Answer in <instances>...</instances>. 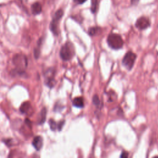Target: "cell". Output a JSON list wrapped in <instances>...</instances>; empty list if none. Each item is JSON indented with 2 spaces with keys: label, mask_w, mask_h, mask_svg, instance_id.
<instances>
[{
  "label": "cell",
  "mask_w": 158,
  "mask_h": 158,
  "mask_svg": "<svg viewBox=\"0 0 158 158\" xmlns=\"http://www.w3.org/2000/svg\"><path fill=\"white\" fill-rule=\"evenodd\" d=\"M12 62L16 66V70L19 75L24 74L25 69L27 66V58L25 55L21 54H16L13 58Z\"/></svg>",
  "instance_id": "1"
},
{
  "label": "cell",
  "mask_w": 158,
  "mask_h": 158,
  "mask_svg": "<svg viewBox=\"0 0 158 158\" xmlns=\"http://www.w3.org/2000/svg\"><path fill=\"white\" fill-rule=\"evenodd\" d=\"M75 48L73 44L71 42H66L60 50V57L65 61L71 60L75 55Z\"/></svg>",
  "instance_id": "2"
},
{
  "label": "cell",
  "mask_w": 158,
  "mask_h": 158,
  "mask_svg": "<svg viewBox=\"0 0 158 158\" xmlns=\"http://www.w3.org/2000/svg\"><path fill=\"white\" fill-rule=\"evenodd\" d=\"M107 43L111 48L115 50L121 49L124 46V40L122 36L117 34H111L107 38Z\"/></svg>",
  "instance_id": "3"
},
{
  "label": "cell",
  "mask_w": 158,
  "mask_h": 158,
  "mask_svg": "<svg viewBox=\"0 0 158 158\" xmlns=\"http://www.w3.org/2000/svg\"><path fill=\"white\" fill-rule=\"evenodd\" d=\"M63 15L64 11L63 9H59L55 12L53 20L50 24V30L56 36H58L59 34V22L61 20Z\"/></svg>",
  "instance_id": "4"
},
{
  "label": "cell",
  "mask_w": 158,
  "mask_h": 158,
  "mask_svg": "<svg viewBox=\"0 0 158 158\" xmlns=\"http://www.w3.org/2000/svg\"><path fill=\"white\" fill-rule=\"evenodd\" d=\"M137 58V55L131 51L128 52L125 54L122 59L123 66L126 68L128 71H131L133 68L135 62Z\"/></svg>",
  "instance_id": "5"
},
{
  "label": "cell",
  "mask_w": 158,
  "mask_h": 158,
  "mask_svg": "<svg viewBox=\"0 0 158 158\" xmlns=\"http://www.w3.org/2000/svg\"><path fill=\"white\" fill-rule=\"evenodd\" d=\"M45 83L46 86L49 88H53L54 85V77H55V70L53 68L48 69L45 72Z\"/></svg>",
  "instance_id": "6"
},
{
  "label": "cell",
  "mask_w": 158,
  "mask_h": 158,
  "mask_svg": "<svg viewBox=\"0 0 158 158\" xmlns=\"http://www.w3.org/2000/svg\"><path fill=\"white\" fill-rule=\"evenodd\" d=\"M150 25L151 24L149 19L146 17H141L138 18L135 23L136 27L141 30L148 29Z\"/></svg>",
  "instance_id": "7"
},
{
  "label": "cell",
  "mask_w": 158,
  "mask_h": 158,
  "mask_svg": "<svg viewBox=\"0 0 158 158\" xmlns=\"http://www.w3.org/2000/svg\"><path fill=\"white\" fill-rule=\"evenodd\" d=\"M32 145L34 146L36 150L40 151L43 145V138L41 136H36L32 142Z\"/></svg>",
  "instance_id": "8"
},
{
  "label": "cell",
  "mask_w": 158,
  "mask_h": 158,
  "mask_svg": "<svg viewBox=\"0 0 158 158\" xmlns=\"http://www.w3.org/2000/svg\"><path fill=\"white\" fill-rule=\"evenodd\" d=\"M32 110V106L30 102L25 101L24 103H23L21 107H20V111L22 114H30V113H32L31 111Z\"/></svg>",
  "instance_id": "9"
},
{
  "label": "cell",
  "mask_w": 158,
  "mask_h": 158,
  "mask_svg": "<svg viewBox=\"0 0 158 158\" xmlns=\"http://www.w3.org/2000/svg\"><path fill=\"white\" fill-rule=\"evenodd\" d=\"M73 106L78 108H82L84 107V100L83 97H76L72 100Z\"/></svg>",
  "instance_id": "10"
},
{
  "label": "cell",
  "mask_w": 158,
  "mask_h": 158,
  "mask_svg": "<svg viewBox=\"0 0 158 158\" xmlns=\"http://www.w3.org/2000/svg\"><path fill=\"white\" fill-rule=\"evenodd\" d=\"M46 114H47V110L46 108H43L41 109V112L39 115L38 124L40 125H42L45 123L46 119Z\"/></svg>",
  "instance_id": "11"
},
{
  "label": "cell",
  "mask_w": 158,
  "mask_h": 158,
  "mask_svg": "<svg viewBox=\"0 0 158 158\" xmlns=\"http://www.w3.org/2000/svg\"><path fill=\"white\" fill-rule=\"evenodd\" d=\"M41 10H42L41 5L38 2L35 3L32 5V11L34 14L35 15L38 14H40L41 12Z\"/></svg>",
  "instance_id": "12"
},
{
  "label": "cell",
  "mask_w": 158,
  "mask_h": 158,
  "mask_svg": "<svg viewBox=\"0 0 158 158\" xmlns=\"http://www.w3.org/2000/svg\"><path fill=\"white\" fill-rule=\"evenodd\" d=\"M101 31V29L98 27H91L88 30V34L90 36H95L97 35Z\"/></svg>",
  "instance_id": "13"
},
{
  "label": "cell",
  "mask_w": 158,
  "mask_h": 158,
  "mask_svg": "<svg viewBox=\"0 0 158 158\" xmlns=\"http://www.w3.org/2000/svg\"><path fill=\"white\" fill-rule=\"evenodd\" d=\"M98 6V0H91V11L93 13H95L97 11Z\"/></svg>",
  "instance_id": "14"
},
{
  "label": "cell",
  "mask_w": 158,
  "mask_h": 158,
  "mask_svg": "<svg viewBox=\"0 0 158 158\" xmlns=\"http://www.w3.org/2000/svg\"><path fill=\"white\" fill-rule=\"evenodd\" d=\"M93 103L97 107V108H101V101L100 100V98L97 95H95L93 98Z\"/></svg>",
  "instance_id": "15"
},
{
  "label": "cell",
  "mask_w": 158,
  "mask_h": 158,
  "mask_svg": "<svg viewBox=\"0 0 158 158\" xmlns=\"http://www.w3.org/2000/svg\"><path fill=\"white\" fill-rule=\"evenodd\" d=\"M49 125L50 126L51 129H52V131H56V130L58 129V123L57 124L56 122L53 119H50L49 120Z\"/></svg>",
  "instance_id": "16"
},
{
  "label": "cell",
  "mask_w": 158,
  "mask_h": 158,
  "mask_svg": "<svg viewBox=\"0 0 158 158\" xmlns=\"http://www.w3.org/2000/svg\"><path fill=\"white\" fill-rule=\"evenodd\" d=\"M41 45V40L40 39V44L38 42V48H36L34 49V56L36 59H38L40 56V46Z\"/></svg>",
  "instance_id": "17"
},
{
  "label": "cell",
  "mask_w": 158,
  "mask_h": 158,
  "mask_svg": "<svg viewBox=\"0 0 158 158\" xmlns=\"http://www.w3.org/2000/svg\"><path fill=\"white\" fill-rule=\"evenodd\" d=\"M4 142L5 143L6 145L9 146V147H10V146H12V139H7V140H3Z\"/></svg>",
  "instance_id": "18"
},
{
  "label": "cell",
  "mask_w": 158,
  "mask_h": 158,
  "mask_svg": "<svg viewBox=\"0 0 158 158\" xmlns=\"http://www.w3.org/2000/svg\"><path fill=\"white\" fill-rule=\"evenodd\" d=\"M64 123H65V121L64 120H61V121H60L59 123H58V129L59 130V131H61L62 128H63V127L64 126Z\"/></svg>",
  "instance_id": "19"
},
{
  "label": "cell",
  "mask_w": 158,
  "mask_h": 158,
  "mask_svg": "<svg viewBox=\"0 0 158 158\" xmlns=\"http://www.w3.org/2000/svg\"><path fill=\"white\" fill-rule=\"evenodd\" d=\"M128 152L125 151H122L121 155H120V157H128Z\"/></svg>",
  "instance_id": "20"
},
{
  "label": "cell",
  "mask_w": 158,
  "mask_h": 158,
  "mask_svg": "<svg viewBox=\"0 0 158 158\" xmlns=\"http://www.w3.org/2000/svg\"><path fill=\"white\" fill-rule=\"evenodd\" d=\"M86 1H87V0H74V1H75L77 4H83Z\"/></svg>",
  "instance_id": "21"
},
{
  "label": "cell",
  "mask_w": 158,
  "mask_h": 158,
  "mask_svg": "<svg viewBox=\"0 0 158 158\" xmlns=\"http://www.w3.org/2000/svg\"><path fill=\"white\" fill-rule=\"evenodd\" d=\"M139 1H140V0H131V2L132 5H137Z\"/></svg>",
  "instance_id": "22"
}]
</instances>
